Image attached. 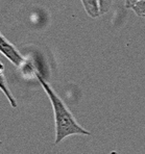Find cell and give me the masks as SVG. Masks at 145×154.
<instances>
[{
    "instance_id": "6da1fadb",
    "label": "cell",
    "mask_w": 145,
    "mask_h": 154,
    "mask_svg": "<svg viewBox=\"0 0 145 154\" xmlns=\"http://www.w3.org/2000/svg\"><path fill=\"white\" fill-rule=\"evenodd\" d=\"M38 80L42 85L43 89L45 90L47 96L49 97L52 104L53 112H54V121H55V141L54 144H60L63 140H65L68 137L71 135H90V131L81 127L76 122L74 117L70 112V110L67 108L65 103L62 99L58 97V95L53 91L48 82L42 77L40 73L36 72Z\"/></svg>"
},
{
    "instance_id": "7a4b0ae2",
    "label": "cell",
    "mask_w": 145,
    "mask_h": 154,
    "mask_svg": "<svg viewBox=\"0 0 145 154\" xmlns=\"http://www.w3.org/2000/svg\"><path fill=\"white\" fill-rule=\"evenodd\" d=\"M0 53L5 56L13 65L17 66V67H21L25 63L23 56L1 35V32H0Z\"/></svg>"
},
{
    "instance_id": "3957f363",
    "label": "cell",
    "mask_w": 145,
    "mask_h": 154,
    "mask_svg": "<svg viewBox=\"0 0 145 154\" xmlns=\"http://www.w3.org/2000/svg\"><path fill=\"white\" fill-rule=\"evenodd\" d=\"M0 90L3 92V94L6 96V98L8 99L11 105L13 106L14 108L17 107V102H16V99L14 98V96L11 93L10 89L8 87V83L5 81V77H4V66L0 62Z\"/></svg>"
},
{
    "instance_id": "277c9868",
    "label": "cell",
    "mask_w": 145,
    "mask_h": 154,
    "mask_svg": "<svg viewBox=\"0 0 145 154\" xmlns=\"http://www.w3.org/2000/svg\"><path fill=\"white\" fill-rule=\"evenodd\" d=\"M86 13L91 18H98L100 15L98 0H80Z\"/></svg>"
},
{
    "instance_id": "5b68a950",
    "label": "cell",
    "mask_w": 145,
    "mask_h": 154,
    "mask_svg": "<svg viewBox=\"0 0 145 154\" xmlns=\"http://www.w3.org/2000/svg\"><path fill=\"white\" fill-rule=\"evenodd\" d=\"M132 10L137 16L145 18V0H141V1L137 2L132 8Z\"/></svg>"
},
{
    "instance_id": "8992f818",
    "label": "cell",
    "mask_w": 145,
    "mask_h": 154,
    "mask_svg": "<svg viewBox=\"0 0 145 154\" xmlns=\"http://www.w3.org/2000/svg\"><path fill=\"white\" fill-rule=\"evenodd\" d=\"M114 0H98L99 2V10H100V15H105L111 10L113 5Z\"/></svg>"
},
{
    "instance_id": "52a82bcc",
    "label": "cell",
    "mask_w": 145,
    "mask_h": 154,
    "mask_svg": "<svg viewBox=\"0 0 145 154\" xmlns=\"http://www.w3.org/2000/svg\"><path fill=\"white\" fill-rule=\"evenodd\" d=\"M139 1H141V0H125V2H124V6H125L126 8H132L133 6Z\"/></svg>"
},
{
    "instance_id": "ba28073f",
    "label": "cell",
    "mask_w": 145,
    "mask_h": 154,
    "mask_svg": "<svg viewBox=\"0 0 145 154\" xmlns=\"http://www.w3.org/2000/svg\"><path fill=\"white\" fill-rule=\"evenodd\" d=\"M1 144H2V143H0V147H1Z\"/></svg>"
},
{
    "instance_id": "9c48e42d",
    "label": "cell",
    "mask_w": 145,
    "mask_h": 154,
    "mask_svg": "<svg viewBox=\"0 0 145 154\" xmlns=\"http://www.w3.org/2000/svg\"><path fill=\"white\" fill-rule=\"evenodd\" d=\"M0 143H1V142H0Z\"/></svg>"
}]
</instances>
